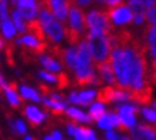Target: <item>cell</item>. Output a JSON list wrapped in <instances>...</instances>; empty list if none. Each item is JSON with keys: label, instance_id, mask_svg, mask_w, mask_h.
Returning a JSON list of instances; mask_svg holds the SVG:
<instances>
[{"label": "cell", "instance_id": "42", "mask_svg": "<svg viewBox=\"0 0 156 140\" xmlns=\"http://www.w3.org/2000/svg\"><path fill=\"white\" fill-rule=\"evenodd\" d=\"M123 0H106V5L109 7H113V6H118V5H122Z\"/></svg>", "mask_w": 156, "mask_h": 140}, {"label": "cell", "instance_id": "5", "mask_svg": "<svg viewBox=\"0 0 156 140\" xmlns=\"http://www.w3.org/2000/svg\"><path fill=\"white\" fill-rule=\"evenodd\" d=\"M139 106H140V103H137L136 100H130V102L116 104V110L115 112L118 113L119 121H120V129L129 131L132 127H135L139 123V120H137Z\"/></svg>", "mask_w": 156, "mask_h": 140}, {"label": "cell", "instance_id": "25", "mask_svg": "<svg viewBox=\"0 0 156 140\" xmlns=\"http://www.w3.org/2000/svg\"><path fill=\"white\" fill-rule=\"evenodd\" d=\"M106 110H108V103H105L103 100H100V99L93 100V102L87 106V113H89V116L93 119V121H95L98 117L102 116Z\"/></svg>", "mask_w": 156, "mask_h": 140}, {"label": "cell", "instance_id": "44", "mask_svg": "<svg viewBox=\"0 0 156 140\" xmlns=\"http://www.w3.org/2000/svg\"><path fill=\"white\" fill-rule=\"evenodd\" d=\"M119 140H132V137H130L129 135H120Z\"/></svg>", "mask_w": 156, "mask_h": 140}, {"label": "cell", "instance_id": "6", "mask_svg": "<svg viewBox=\"0 0 156 140\" xmlns=\"http://www.w3.org/2000/svg\"><path fill=\"white\" fill-rule=\"evenodd\" d=\"M85 24L86 32H95L102 34L112 33V24L109 22V17L106 12L103 10H90L85 14Z\"/></svg>", "mask_w": 156, "mask_h": 140}, {"label": "cell", "instance_id": "16", "mask_svg": "<svg viewBox=\"0 0 156 140\" xmlns=\"http://www.w3.org/2000/svg\"><path fill=\"white\" fill-rule=\"evenodd\" d=\"M65 114H66L73 123L80 124V126H89V124L93 123V119L89 116V113L86 112V110H83L82 107H79V106L67 104L66 110H65Z\"/></svg>", "mask_w": 156, "mask_h": 140}, {"label": "cell", "instance_id": "37", "mask_svg": "<svg viewBox=\"0 0 156 140\" xmlns=\"http://www.w3.org/2000/svg\"><path fill=\"white\" fill-rule=\"evenodd\" d=\"M93 0H70V3H73V6H77V7H87V6L92 5Z\"/></svg>", "mask_w": 156, "mask_h": 140}, {"label": "cell", "instance_id": "21", "mask_svg": "<svg viewBox=\"0 0 156 140\" xmlns=\"http://www.w3.org/2000/svg\"><path fill=\"white\" fill-rule=\"evenodd\" d=\"M62 56V63L63 66L66 67L69 72H73L75 69V65H76V56H77V47H76L75 43H69L60 53Z\"/></svg>", "mask_w": 156, "mask_h": 140}, {"label": "cell", "instance_id": "4", "mask_svg": "<svg viewBox=\"0 0 156 140\" xmlns=\"http://www.w3.org/2000/svg\"><path fill=\"white\" fill-rule=\"evenodd\" d=\"M67 26H66V33L69 42L70 43H77L80 40V37L86 33V24H85V13L80 7L70 5L69 12H67L66 17Z\"/></svg>", "mask_w": 156, "mask_h": 140}, {"label": "cell", "instance_id": "24", "mask_svg": "<svg viewBox=\"0 0 156 140\" xmlns=\"http://www.w3.org/2000/svg\"><path fill=\"white\" fill-rule=\"evenodd\" d=\"M3 93H5V97H6V102L9 103L10 107L13 109H19L22 106V99H20L19 93H17V89L9 84L6 89H3Z\"/></svg>", "mask_w": 156, "mask_h": 140}, {"label": "cell", "instance_id": "48", "mask_svg": "<svg viewBox=\"0 0 156 140\" xmlns=\"http://www.w3.org/2000/svg\"><path fill=\"white\" fill-rule=\"evenodd\" d=\"M98 3H100V5H106V0H98Z\"/></svg>", "mask_w": 156, "mask_h": 140}, {"label": "cell", "instance_id": "28", "mask_svg": "<svg viewBox=\"0 0 156 140\" xmlns=\"http://www.w3.org/2000/svg\"><path fill=\"white\" fill-rule=\"evenodd\" d=\"M0 36L5 39V40H13L17 36L16 27H14V24L12 23L10 19H6L0 22Z\"/></svg>", "mask_w": 156, "mask_h": 140}, {"label": "cell", "instance_id": "34", "mask_svg": "<svg viewBox=\"0 0 156 140\" xmlns=\"http://www.w3.org/2000/svg\"><path fill=\"white\" fill-rule=\"evenodd\" d=\"M6 19H10L9 0H0V22Z\"/></svg>", "mask_w": 156, "mask_h": 140}, {"label": "cell", "instance_id": "22", "mask_svg": "<svg viewBox=\"0 0 156 140\" xmlns=\"http://www.w3.org/2000/svg\"><path fill=\"white\" fill-rule=\"evenodd\" d=\"M40 103H42L43 106L49 110H52L53 113H56V114H62V113H65L67 107V102L66 99H63V100H53L48 96V94H42V99H40Z\"/></svg>", "mask_w": 156, "mask_h": 140}, {"label": "cell", "instance_id": "7", "mask_svg": "<svg viewBox=\"0 0 156 140\" xmlns=\"http://www.w3.org/2000/svg\"><path fill=\"white\" fill-rule=\"evenodd\" d=\"M39 27L43 33V39L48 40L53 46H59L67 39L66 26L63 24V22L57 20L56 17L52 19L50 22H48V23L39 26Z\"/></svg>", "mask_w": 156, "mask_h": 140}, {"label": "cell", "instance_id": "8", "mask_svg": "<svg viewBox=\"0 0 156 140\" xmlns=\"http://www.w3.org/2000/svg\"><path fill=\"white\" fill-rule=\"evenodd\" d=\"M98 99L103 100L105 103H112V104H120L130 100H135V96L130 90L123 89V87H116V86H105L99 90Z\"/></svg>", "mask_w": 156, "mask_h": 140}, {"label": "cell", "instance_id": "14", "mask_svg": "<svg viewBox=\"0 0 156 140\" xmlns=\"http://www.w3.org/2000/svg\"><path fill=\"white\" fill-rule=\"evenodd\" d=\"M43 6H46L57 20L65 22L70 7V0H43Z\"/></svg>", "mask_w": 156, "mask_h": 140}, {"label": "cell", "instance_id": "20", "mask_svg": "<svg viewBox=\"0 0 156 140\" xmlns=\"http://www.w3.org/2000/svg\"><path fill=\"white\" fill-rule=\"evenodd\" d=\"M17 93H19L22 100H26V102H30V103H40V99H42L40 90H37L36 87L26 83L20 84L19 89H17Z\"/></svg>", "mask_w": 156, "mask_h": 140}, {"label": "cell", "instance_id": "30", "mask_svg": "<svg viewBox=\"0 0 156 140\" xmlns=\"http://www.w3.org/2000/svg\"><path fill=\"white\" fill-rule=\"evenodd\" d=\"M9 126L12 129L13 133L20 136H24L26 133H29V126L27 121L22 119V117H17V119H9Z\"/></svg>", "mask_w": 156, "mask_h": 140}, {"label": "cell", "instance_id": "23", "mask_svg": "<svg viewBox=\"0 0 156 140\" xmlns=\"http://www.w3.org/2000/svg\"><path fill=\"white\" fill-rule=\"evenodd\" d=\"M137 114H140L143 123H147V124L155 126V123H156V106H155V100H153L151 104H140V106H139V112H137Z\"/></svg>", "mask_w": 156, "mask_h": 140}, {"label": "cell", "instance_id": "15", "mask_svg": "<svg viewBox=\"0 0 156 140\" xmlns=\"http://www.w3.org/2000/svg\"><path fill=\"white\" fill-rule=\"evenodd\" d=\"M16 46H22L24 49H29V50L33 51H42L43 47H44V42H43L40 37H37L36 34L30 32H26L23 34H20L19 37H16Z\"/></svg>", "mask_w": 156, "mask_h": 140}, {"label": "cell", "instance_id": "9", "mask_svg": "<svg viewBox=\"0 0 156 140\" xmlns=\"http://www.w3.org/2000/svg\"><path fill=\"white\" fill-rule=\"evenodd\" d=\"M99 90L96 87H85L82 90H72L66 96L67 104L79 106V107H87L90 103L98 99Z\"/></svg>", "mask_w": 156, "mask_h": 140}, {"label": "cell", "instance_id": "50", "mask_svg": "<svg viewBox=\"0 0 156 140\" xmlns=\"http://www.w3.org/2000/svg\"><path fill=\"white\" fill-rule=\"evenodd\" d=\"M0 59H2V49H0Z\"/></svg>", "mask_w": 156, "mask_h": 140}, {"label": "cell", "instance_id": "43", "mask_svg": "<svg viewBox=\"0 0 156 140\" xmlns=\"http://www.w3.org/2000/svg\"><path fill=\"white\" fill-rule=\"evenodd\" d=\"M86 140H100V139H99V136L96 135V131L93 130V131H92V135H90V136H89V137H87V139H86Z\"/></svg>", "mask_w": 156, "mask_h": 140}, {"label": "cell", "instance_id": "3", "mask_svg": "<svg viewBox=\"0 0 156 140\" xmlns=\"http://www.w3.org/2000/svg\"><path fill=\"white\" fill-rule=\"evenodd\" d=\"M86 46L89 50V54L92 60L95 63H102L109 59L112 47L108 42V34H102V33L95 32H86L85 37Z\"/></svg>", "mask_w": 156, "mask_h": 140}, {"label": "cell", "instance_id": "47", "mask_svg": "<svg viewBox=\"0 0 156 140\" xmlns=\"http://www.w3.org/2000/svg\"><path fill=\"white\" fill-rule=\"evenodd\" d=\"M42 140H55V139H53L52 135L49 133V135H44V136H43V139H42Z\"/></svg>", "mask_w": 156, "mask_h": 140}, {"label": "cell", "instance_id": "51", "mask_svg": "<svg viewBox=\"0 0 156 140\" xmlns=\"http://www.w3.org/2000/svg\"><path fill=\"white\" fill-rule=\"evenodd\" d=\"M0 103H2V94H0Z\"/></svg>", "mask_w": 156, "mask_h": 140}, {"label": "cell", "instance_id": "11", "mask_svg": "<svg viewBox=\"0 0 156 140\" xmlns=\"http://www.w3.org/2000/svg\"><path fill=\"white\" fill-rule=\"evenodd\" d=\"M16 9L23 16L26 22H33L37 17V13L40 7H43V0H17L16 2Z\"/></svg>", "mask_w": 156, "mask_h": 140}, {"label": "cell", "instance_id": "2", "mask_svg": "<svg viewBox=\"0 0 156 140\" xmlns=\"http://www.w3.org/2000/svg\"><path fill=\"white\" fill-rule=\"evenodd\" d=\"M77 47V56H76V65L73 69V76L77 84H87L92 77L96 76V66L95 61L92 60L89 54L87 46H86L85 39H80L76 43Z\"/></svg>", "mask_w": 156, "mask_h": 140}, {"label": "cell", "instance_id": "19", "mask_svg": "<svg viewBox=\"0 0 156 140\" xmlns=\"http://www.w3.org/2000/svg\"><path fill=\"white\" fill-rule=\"evenodd\" d=\"M96 72H98V77L100 79L102 84H105V86H116L113 70H112V67H110L108 60L102 61V63H98Z\"/></svg>", "mask_w": 156, "mask_h": 140}, {"label": "cell", "instance_id": "41", "mask_svg": "<svg viewBox=\"0 0 156 140\" xmlns=\"http://www.w3.org/2000/svg\"><path fill=\"white\" fill-rule=\"evenodd\" d=\"M50 135H52V137L55 140H62V139H63V133H62L59 129H55V130H52V133H50Z\"/></svg>", "mask_w": 156, "mask_h": 140}, {"label": "cell", "instance_id": "12", "mask_svg": "<svg viewBox=\"0 0 156 140\" xmlns=\"http://www.w3.org/2000/svg\"><path fill=\"white\" fill-rule=\"evenodd\" d=\"M23 116L26 117V120L33 124V126H42L46 120H49V114L48 112H44L42 109L36 106V103H29L23 107Z\"/></svg>", "mask_w": 156, "mask_h": 140}, {"label": "cell", "instance_id": "31", "mask_svg": "<svg viewBox=\"0 0 156 140\" xmlns=\"http://www.w3.org/2000/svg\"><path fill=\"white\" fill-rule=\"evenodd\" d=\"M92 131H93V129H90V127L77 124V127H76V130L72 137H73V140H86L92 135Z\"/></svg>", "mask_w": 156, "mask_h": 140}, {"label": "cell", "instance_id": "36", "mask_svg": "<svg viewBox=\"0 0 156 140\" xmlns=\"http://www.w3.org/2000/svg\"><path fill=\"white\" fill-rule=\"evenodd\" d=\"M120 137V133H119L116 129H110V130H105L103 139L105 140H119Z\"/></svg>", "mask_w": 156, "mask_h": 140}, {"label": "cell", "instance_id": "35", "mask_svg": "<svg viewBox=\"0 0 156 140\" xmlns=\"http://www.w3.org/2000/svg\"><path fill=\"white\" fill-rule=\"evenodd\" d=\"M130 23L136 27H142L143 24L146 23V19H145V13H135L132 14V22Z\"/></svg>", "mask_w": 156, "mask_h": 140}, {"label": "cell", "instance_id": "27", "mask_svg": "<svg viewBox=\"0 0 156 140\" xmlns=\"http://www.w3.org/2000/svg\"><path fill=\"white\" fill-rule=\"evenodd\" d=\"M10 20H12V23L14 24L17 34H23V33L27 32V22L23 19V16L19 13L17 9H13L10 12Z\"/></svg>", "mask_w": 156, "mask_h": 140}, {"label": "cell", "instance_id": "49", "mask_svg": "<svg viewBox=\"0 0 156 140\" xmlns=\"http://www.w3.org/2000/svg\"><path fill=\"white\" fill-rule=\"evenodd\" d=\"M16 2L17 0H9V3H12V5H16Z\"/></svg>", "mask_w": 156, "mask_h": 140}, {"label": "cell", "instance_id": "32", "mask_svg": "<svg viewBox=\"0 0 156 140\" xmlns=\"http://www.w3.org/2000/svg\"><path fill=\"white\" fill-rule=\"evenodd\" d=\"M129 10L132 12V14L135 13H145V3H143V0H128V5Z\"/></svg>", "mask_w": 156, "mask_h": 140}, {"label": "cell", "instance_id": "29", "mask_svg": "<svg viewBox=\"0 0 156 140\" xmlns=\"http://www.w3.org/2000/svg\"><path fill=\"white\" fill-rule=\"evenodd\" d=\"M37 77L40 82H43L48 86H60L62 82V76L56 75V73H50V72H46V70H39L37 72Z\"/></svg>", "mask_w": 156, "mask_h": 140}, {"label": "cell", "instance_id": "26", "mask_svg": "<svg viewBox=\"0 0 156 140\" xmlns=\"http://www.w3.org/2000/svg\"><path fill=\"white\" fill-rule=\"evenodd\" d=\"M146 43H147V50H149V57L151 61L155 65L156 59V26H149L146 32Z\"/></svg>", "mask_w": 156, "mask_h": 140}, {"label": "cell", "instance_id": "45", "mask_svg": "<svg viewBox=\"0 0 156 140\" xmlns=\"http://www.w3.org/2000/svg\"><path fill=\"white\" fill-rule=\"evenodd\" d=\"M22 140H34V137L32 135H29V133H26V135L23 136V139Z\"/></svg>", "mask_w": 156, "mask_h": 140}, {"label": "cell", "instance_id": "40", "mask_svg": "<svg viewBox=\"0 0 156 140\" xmlns=\"http://www.w3.org/2000/svg\"><path fill=\"white\" fill-rule=\"evenodd\" d=\"M9 82H7V79L5 77V75L0 72V90H3V89H6L7 86H9Z\"/></svg>", "mask_w": 156, "mask_h": 140}, {"label": "cell", "instance_id": "38", "mask_svg": "<svg viewBox=\"0 0 156 140\" xmlns=\"http://www.w3.org/2000/svg\"><path fill=\"white\" fill-rule=\"evenodd\" d=\"M66 133H67V136H73V133H75V130H76V127H77V124H76V123H73V121H67L66 123Z\"/></svg>", "mask_w": 156, "mask_h": 140}, {"label": "cell", "instance_id": "18", "mask_svg": "<svg viewBox=\"0 0 156 140\" xmlns=\"http://www.w3.org/2000/svg\"><path fill=\"white\" fill-rule=\"evenodd\" d=\"M96 127L99 130H110V129H120L118 113L115 110H106L100 117L96 119Z\"/></svg>", "mask_w": 156, "mask_h": 140}, {"label": "cell", "instance_id": "1", "mask_svg": "<svg viewBox=\"0 0 156 140\" xmlns=\"http://www.w3.org/2000/svg\"><path fill=\"white\" fill-rule=\"evenodd\" d=\"M109 65L113 70L116 86L130 90L137 103L149 99V77L147 63L142 47L126 39L113 47L109 54Z\"/></svg>", "mask_w": 156, "mask_h": 140}, {"label": "cell", "instance_id": "17", "mask_svg": "<svg viewBox=\"0 0 156 140\" xmlns=\"http://www.w3.org/2000/svg\"><path fill=\"white\" fill-rule=\"evenodd\" d=\"M129 136L132 140H156L155 127L147 123H137L129 130Z\"/></svg>", "mask_w": 156, "mask_h": 140}, {"label": "cell", "instance_id": "10", "mask_svg": "<svg viewBox=\"0 0 156 140\" xmlns=\"http://www.w3.org/2000/svg\"><path fill=\"white\" fill-rule=\"evenodd\" d=\"M109 17V22L112 24V27H125L130 24L132 22V12L129 10V7L126 5H118L110 7L109 12H106Z\"/></svg>", "mask_w": 156, "mask_h": 140}, {"label": "cell", "instance_id": "33", "mask_svg": "<svg viewBox=\"0 0 156 140\" xmlns=\"http://www.w3.org/2000/svg\"><path fill=\"white\" fill-rule=\"evenodd\" d=\"M145 19L149 23V26H155L156 24V7L155 6H151V7L145 9Z\"/></svg>", "mask_w": 156, "mask_h": 140}, {"label": "cell", "instance_id": "13", "mask_svg": "<svg viewBox=\"0 0 156 140\" xmlns=\"http://www.w3.org/2000/svg\"><path fill=\"white\" fill-rule=\"evenodd\" d=\"M39 65L42 66L43 70L50 72V73H56V75H63L65 72V66L57 57H55L50 53H39L37 56Z\"/></svg>", "mask_w": 156, "mask_h": 140}, {"label": "cell", "instance_id": "46", "mask_svg": "<svg viewBox=\"0 0 156 140\" xmlns=\"http://www.w3.org/2000/svg\"><path fill=\"white\" fill-rule=\"evenodd\" d=\"M5 47H6V40L0 36V49H5Z\"/></svg>", "mask_w": 156, "mask_h": 140}, {"label": "cell", "instance_id": "39", "mask_svg": "<svg viewBox=\"0 0 156 140\" xmlns=\"http://www.w3.org/2000/svg\"><path fill=\"white\" fill-rule=\"evenodd\" d=\"M46 94H48L50 99H53V100H63V99H65L60 92H48Z\"/></svg>", "mask_w": 156, "mask_h": 140}]
</instances>
